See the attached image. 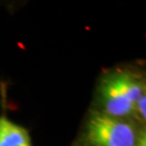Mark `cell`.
<instances>
[{"label": "cell", "mask_w": 146, "mask_h": 146, "mask_svg": "<svg viewBox=\"0 0 146 146\" xmlns=\"http://www.w3.org/2000/svg\"><path fill=\"white\" fill-rule=\"evenodd\" d=\"M144 94L142 71L131 66L111 69L104 73L98 84L97 109L117 118L134 119L136 104Z\"/></svg>", "instance_id": "obj_1"}, {"label": "cell", "mask_w": 146, "mask_h": 146, "mask_svg": "<svg viewBox=\"0 0 146 146\" xmlns=\"http://www.w3.org/2000/svg\"><path fill=\"white\" fill-rule=\"evenodd\" d=\"M144 127L132 119L117 118L93 109L84 123L83 143L84 146H134Z\"/></svg>", "instance_id": "obj_2"}, {"label": "cell", "mask_w": 146, "mask_h": 146, "mask_svg": "<svg viewBox=\"0 0 146 146\" xmlns=\"http://www.w3.org/2000/svg\"><path fill=\"white\" fill-rule=\"evenodd\" d=\"M0 146H33L29 130L9 119L5 112L0 116Z\"/></svg>", "instance_id": "obj_3"}, {"label": "cell", "mask_w": 146, "mask_h": 146, "mask_svg": "<svg viewBox=\"0 0 146 146\" xmlns=\"http://www.w3.org/2000/svg\"><path fill=\"white\" fill-rule=\"evenodd\" d=\"M134 146H146V133H145V127L142 128L138 141Z\"/></svg>", "instance_id": "obj_4"}, {"label": "cell", "mask_w": 146, "mask_h": 146, "mask_svg": "<svg viewBox=\"0 0 146 146\" xmlns=\"http://www.w3.org/2000/svg\"><path fill=\"white\" fill-rule=\"evenodd\" d=\"M83 146H84V145H83Z\"/></svg>", "instance_id": "obj_5"}]
</instances>
